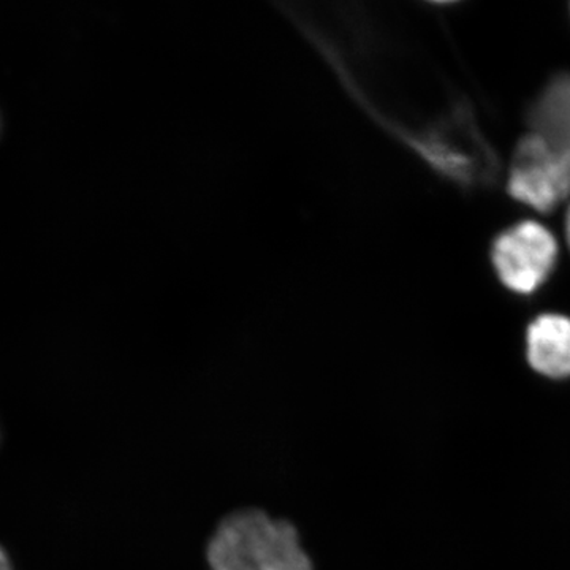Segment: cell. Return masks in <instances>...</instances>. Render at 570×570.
<instances>
[{
  "mask_svg": "<svg viewBox=\"0 0 570 570\" xmlns=\"http://www.w3.org/2000/svg\"><path fill=\"white\" fill-rule=\"evenodd\" d=\"M411 148L438 174L461 187H483L498 178L499 160L464 105L431 124Z\"/></svg>",
  "mask_w": 570,
  "mask_h": 570,
  "instance_id": "6da1fadb",
  "label": "cell"
},
{
  "mask_svg": "<svg viewBox=\"0 0 570 570\" xmlns=\"http://www.w3.org/2000/svg\"><path fill=\"white\" fill-rule=\"evenodd\" d=\"M509 193L535 212H553L570 195V149L539 134L524 137L513 154Z\"/></svg>",
  "mask_w": 570,
  "mask_h": 570,
  "instance_id": "7a4b0ae2",
  "label": "cell"
},
{
  "mask_svg": "<svg viewBox=\"0 0 570 570\" xmlns=\"http://www.w3.org/2000/svg\"><path fill=\"white\" fill-rule=\"evenodd\" d=\"M558 247L549 228L538 223L513 225L494 239V272L505 287L531 295L549 279L557 265Z\"/></svg>",
  "mask_w": 570,
  "mask_h": 570,
  "instance_id": "3957f363",
  "label": "cell"
},
{
  "mask_svg": "<svg viewBox=\"0 0 570 570\" xmlns=\"http://www.w3.org/2000/svg\"><path fill=\"white\" fill-rule=\"evenodd\" d=\"M228 519L258 570H313L299 546L298 532L287 521L272 520L258 510L238 512Z\"/></svg>",
  "mask_w": 570,
  "mask_h": 570,
  "instance_id": "277c9868",
  "label": "cell"
},
{
  "mask_svg": "<svg viewBox=\"0 0 570 570\" xmlns=\"http://www.w3.org/2000/svg\"><path fill=\"white\" fill-rule=\"evenodd\" d=\"M527 360L531 370L551 381L570 377V317L543 314L527 332Z\"/></svg>",
  "mask_w": 570,
  "mask_h": 570,
  "instance_id": "5b68a950",
  "label": "cell"
},
{
  "mask_svg": "<svg viewBox=\"0 0 570 570\" xmlns=\"http://www.w3.org/2000/svg\"><path fill=\"white\" fill-rule=\"evenodd\" d=\"M535 134L570 149V75H558L549 82L530 111Z\"/></svg>",
  "mask_w": 570,
  "mask_h": 570,
  "instance_id": "8992f818",
  "label": "cell"
},
{
  "mask_svg": "<svg viewBox=\"0 0 570 570\" xmlns=\"http://www.w3.org/2000/svg\"><path fill=\"white\" fill-rule=\"evenodd\" d=\"M208 562L212 570H258L239 539L230 519L217 528L208 547Z\"/></svg>",
  "mask_w": 570,
  "mask_h": 570,
  "instance_id": "52a82bcc",
  "label": "cell"
},
{
  "mask_svg": "<svg viewBox=\"0 0 570 570\" xmlns=\"http://www.w3.org/2000/svg\"><path fill=\"white\" fill-rule=\"evenodd\" d=\"M0 570H13L9 554L6 553V550H3L2 547H0Z\"/></svg>",
  "mask_w": 570,
  "mask_h": 570,
  "instance_id": "ba28073f",
  "label": "cell"
},
{
  "mask_svg": "<svg viewBox=\"0 0 570 570\" xmlns=\"http://www.w3.org/2000/svg\"><path fill=\"white\" fill-rule=\"evenodd\" d=\"M566 235H568V242L570 246V208L568 213V217H566Z\"/></svg>",
  "mask_w": 570,
  "mask_h": 570,
  "instance_id": "9c48e42d",
  "label": "cell"
},
{
  "mask_svg": "<svg viewBox=\"0 0 570 570\" xmlns=\"http://www.w3.org/2000/svg\"><path fill=\"white\" fill-rule=\"evenodd\" d=\"M0 130H2V119H0Z\"/></svg>",
  "mask_w": 570,
  "mask_h": 570,
  "instance_id": "30bf717a",
  "label": "cell"
}]
</instances>
